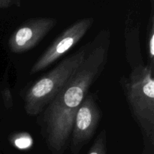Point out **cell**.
<instances>
[{
  "label": "cell",
  "mask_w": 154,
  "mask_h": 154,
  "mask_svg": "<svg viewBox=\"0 0 154 154\" xmlns=\"http://www.w3.org/2000/svg\"><path fill=\"white\" fill-rule=\"evenodd\" d=\"M87 154H107L106 132L102 130L96 137Z\"/></svg>",
  "instance_id": "obj_8"
},
{
  "label": "cell",
  "mask_w": 154,
  "mask_h": 154,
  "mask_svg": "<svg viewBox=\"0 0 154 154\" xmlns=\"http://www.w3.org/2000/svg\"><path fill=\"white\" fill-rule=\"evenodd\" d=\"M154 66L147 63L132 69L123 77V88L132 117L139 126L146 147L154 145Z\"/></svg>",
  "instance_id": "obj_2"
},
{
  "label": "cell",
  "mask_w": 154,
  "mask_h": 154,
  "mask_svg": "<svg viewBox=\"0 0 154 154\" xmlns=\"http://www.w3.org/2000/svg\"><path fill=\"white\" fill-rule=\"evenodd\" d=\"M108 42L92 47L87 57L38 119L41 133L52 154H63L69 145L75 116L108 58Z\"/></svg>",
  "instance_id": "obj_1"
},
{
  "label": "cell",
  "mask_w": 154,
  "mask_h": 154,
  "mask_svg": "<svg viewBox=\"0 0 154 154\" xmlns=\"http://www.w3.org/2000/svg\"><path fill=\"white\" fill-rule=\"evenodd\" d=\"M52 18H38L24 23L10 37L9 49L14 54H23L34 48L55 26Z\"/></svg>",
  "instance_id": "obj_6"
},
{
  "label": "cell",
  "mask_w": 154,
  "mask_h": 154,
  "mask_svg": "<svg viewBox=\"0 0 154 154\" xmlns=\"http://www.w3.org/2000/svg\"><path fill=\"white\" fill-rule=\"evenodd\" d=\"M11 142L19 150H26L33 144V140L29 134L26 132L14 133L11 137Z\"/></svg>",
  "instance_id": "obj_7"
},
{
  "label": "cell",
  "mask_w": 154,
  "mask_h": 154,
  "mask_svg": "<svg viewBox=\"0 0 154 154\" xmlns=\"http://www.w3.org/2000/svg\"><path fill=\"white\" fill-rule=\"evenodd\" d=\"M147 46L149 63L154 66V27L153 20H151V23L147 30Z\"/></svg>",
  "instance_id": "obj_9"
},
{
  "label": "cell",
  "mask_w": 154,
  "mask_h": 154,
  "mask_svg": "<svg viewBox=\"0 0 154 154\" xmlns=\"http://www.w3.org/2000/svg\"><path fill=\"white\" fill-rule=\"evenodd\" d=\"M91 45H84L79 51L63 59L26 90L23 96L24 109L28 115L37 116L42 114L81 66L91 49Z\"/></svg>",
  "instance_id": "obj_3"
},
{
  "label": "cell",
  "mask_w": 154,
  "mask_h": 154,
  "mask_svg": "<svg viewBox=\"0 0 154 154\" xmlns=\"http://www.w3.org/2000/svg\"><path fill=\"white\" fill-rule=\"evenodd\" d=\"M2 95L3 99H4L5 105L7 109H11L14 106V100L12 93L11 92V89L9 87L8 84L5 81V84H3V87L2 89Z\"/></svg>",
  "instance_id": "obj_10"
},
{
  "label": "cell",
  "mask_w": 154,
  "mask_h": 154,
  "mask_svg": "<svg viewBox=\"0 0 154 154\" xmlns=\"http://www.w3.org/2000/svg\"><path fill=\"white\" fill-rule=\"evenodd\" d=\"M102 117V110L94 96L88 93L74 118L70 135V150L72 154H79L83 147L93 138Z\"/></svg>",
  "instance_id": "obj_4"
},
{
  "label": "cell",
  "mask_w": 154,
  "mask_h": 154,
  "mask_svg": "<svg viewBox=\"0 0 154 154\" xmlns=\"http://www.w3.org/2000/svg\"><path fill=\"white\" fill-rule=\"evenodd\" d=\"M93 23V18H84L61 32L32 65L29 75L42 72L69 52L82 39Z\"/></svg>",
  "instance_id": "obj_5"
}]
</instances>
